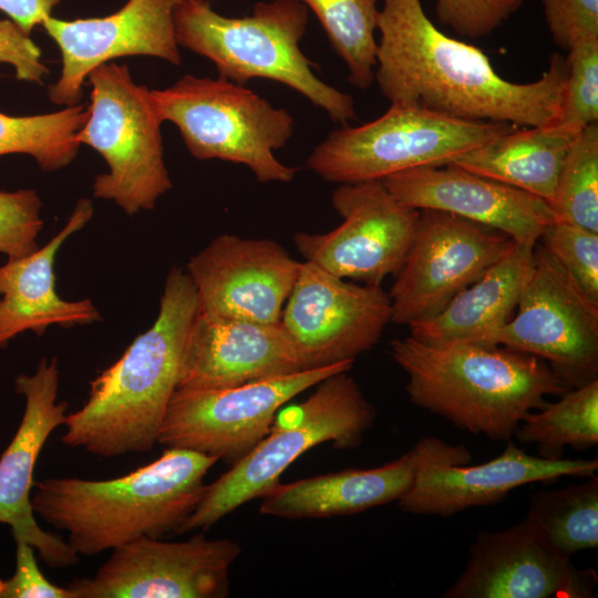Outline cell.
I'll use <instances>...</instances> for the list:
<instances>
[{
  "label": "cell",
  "mask_w": 598,
  "mask_h": 598,
  "mask_svg": "<svg viewBox=\"0 0 598 598\" xmlns=\"http://www.w3.org/2000/svg\"><path fill=\"white\" fill-rule=\"evenodd\" d=\"M378 29L374 80L391 104L516 126L547 125L559 117L568 74L559 53L550 55L538 80L514 83L480 48L439 30L421 0H383Z\"/></svg>",
  "instance_id": "6da1fadb"
},
{
  "label": "cell",
  "mask_w": 598,
  "mask_h": 598,
  "mask_svg": "<svg viewBox=\"0 0 598 598\" xmlns=\"http://www.w3.org/2000/svg\"><path fill=\"white\" fill-rule=\"evenodd\" d=\"M197 313L189 277L172 267L156 320L90 382L85 403L66 415L61 442L101 457L151 452L178 388Z\"/></svg>",
  "instance_id": "7a4b0ae2"
},
{
  "label": "cell",
  "mask_w": 598,
  "mask_h": 598,
  "mask_svg": "<svg viewBox=\"0 0 598 598\" xmlns=\"http://www.w3.org/2000/svg\"><path fill=\"white\" fill-rule=\"evenodd\" d=\"M217 462L214 456L167 447L152 463L121 477L35 482L31 505L41 519L68 533L66 542L79 556H93L141 537L177 534Z\"/></svg>",
  "instance_id": "3957f363"
},
{
  "label": "cell",
  "mask_w": 598,
  "mask_h": 598,
  "mask_svg": "<svg viewBox=\"0 0 598 598\" xmlns=\"http://www.w3.org/2000/svg\"><path fill=\"white\" fill-rule=\"evenodd\" d=\"M390 349L413 404L492 441H509L547 396L568 390L546 361L503 346L431 344L408 336Z\"/></svg>",
  "instance_id": "277c9868"
},
{
  "label": "cell",
  "mask_w": 598,
  "mask_h": 598,
  "mask_svg": "<svg viewBox=\"0 0 598 598\" xmlns=\"http://www.w3.org/2000/svg\"><path fill=\"white\" fill-rule=\"evenodd\" d=\"M173 22L177 44L210 60L220 78L241 85L257 78L274 80L336 123L357 118L353 99L321 81L300 50L308 23V8L300 1L258 2L250 16L227 18L206 0H189L175 7Z\"/></svg>",
  "instance_id": "5b68a950"
},
{
  "label": "cell",
  "mask_w": 598,
  "mask_h": 598,
  "mask_svg": "<svg viewBox=\"0 0 598 598\" xmlns=\"http://www.w3.org/2000/svg\"><path fill=\"white\" fill-rule=\"evenodd\" d=\"M374 420L373 405L352 377L339 372L326 378L308 399L279 410L268 434L206 485L177 534L204 532L243 504L262 497L280 483L288 466L313 446L327 442L341 450L359 446Z\"/></svg>",
  "instance_id": "8992f818"
},
{
  "label": "cell",
  "mask_w": 598,
  "mask_h": 598,
  "mask_svg": "<svg viewBox=\"0 0 598 598\" xmlns=\"http://www.w3.org/2000/svg\"><path fill=\"white\" fill-rule=\"evenodd\" d=\"M151 91L159 118L177 126L195 158L246 165L260 183L295 178L298 168L274 155L293 134L295 120L287 110L220 76L186 74L169 87Z\"/></svg>",
  "instance_id": "52a82bcc"
},
{
  "label": "cell",
  "mask_w": 598,
  "mask_h": 598,
  "mask_svg": "<svg viewBox=\"0 0 598 598\" xmlns=\"http://www.w3.org/2000/svg\"><path fill=\"white\" fill-rule=\"evenodd\" d=\"M514 126L391 104L374 121L357 127L343 125L331 132L315 147L307 165L332 183L382 181L412 168L447 165Z\"/></svg>",
  "instance_id": "ba28073f"
},
{
  "label": "cell",
  "mask_w": 598,
  "mask_h": 598,
  "mask_svg": "<svg viewBox=\"0 0 598 598\" xmlns=\"http://www.w3.org/2000/svg\"><path fill=\"white\" fill-rule=\"evenodd\" d=\"M86 80L89 117L75 140L99 152L109 167L93 182L94 197L113 200L127 215L153 209L172 181L152 91L136 84L126 65L112 61L94 68Z\"/></svg>",
  "instance_id": "9c48e42d"
},
{
  "label": "cell",
  "mask_w": 598,
  "mask_h": 598,
  "mask_svg": "<svg viewBox=\"0 0 598 598\" xmlns=\"http://www.w3.org/2000/svg\"><path fill=\"white\" fill-rule=\"evenodd\" d=\"M480 344L536 355L578 388L598 379V303L538 241L514 316Z\"/></svg>",
  "instance_id": "30bf717a"
},
{
  "label": "cell",
  "mask_w": 598,
  "mask_h": 598,
  "mask_svg": "<svg viewBox=\"0 0 598 598\" xmlns=\"http://www.w3.org/2000/svg\"><path fill=\"white\" fill-rule=\"evenodd\" d=\"M352 365L342 362L231 388H178L166 410L158 443L231 465L268 434L285 403L334 373L348 372Z\"/></svg>",
  "instance_id": "8fae6325"
},
{
  "label": "cell",
  "mask_w": 598,
  "mask_h": 598,
  "mask_svg": "<svg viewBox=\"0 0 598 598\" xmlns=\"http://www.w3.org/2000/svg\"><path fill=\"white\" fill-rule=\"evenodd\" d=\"M416 470L408 491L395 502L414 515L451 516L472 507L502 502L512 491L563 476L596 475L597 457L549 460L527 454L511 440L502 453L482 464L468 465L471 452L439 437L417 441Z\"/></svg>",
  "instance_id": "7c38bea8"
},
{
  "label": "cell",
  "mask_w": 598,
  "mask_h": 598,
  "mask_svg": "<svg viewBox=\"0 0 598 598\" xmlns=\"http://www.w3.org/2000/svg\"><path fill=\"white\" fill-rule=\"evenodd\" d=\"M506 234L436 209H420L410 248L389 293L391 322L439 315L512 247Z\"/></svg>",
  "instance_id": "4fadbf2b"
},
{
  "label": "cell",
  "mask_w": 598,
  "mask_h": 598,
  "mask_svg": "<svg viewBox=\"0 0 598 598\" xmlns=\"http://www.w3.org/2000/svg\"><path fill=\"white\" fill-rule=\"evenodd\" d=\"M381 286L348 281L317 264H300L280 324L306 370L354 362L371 350L391 322Z\"/></svg>",
  "instance_id": "5bb4252c"
},
{
  "label": "cell",
  "mask_w": 598,
  "mask_h": 598,
  "mask_svg": "<svg viewBox=\"0 0 598 598\" xmlns=\"http://www.w3.org/2000/svg\"><path fill=\"white\" fill-rule=\"evenodd\" d=\"M241 548L197 533L187 540L141 537L112 549L92 577L66 587L74 598H221Z\"/></svg>",
  "instance_id": "9a60e30c"
},
{
  "label": "cell",
  "mask_w": 598,
  "mask_h": 598,
  "mask_svg": "<svg viewBox=\"0 0 598 598\" xmlns=\"http://www.w3.org/2000/svg\"><path fill=\"white\" fill-rule=\"evenodd\" d=\"M331 203L342 223L324 234L297 233V250L338 277L381 286L400 270L420 210L400 203L382 181L340 184Z\"/></svg>",
  "instance_id": "2e32d148"
},
{
  "label": "cell",
  "mask_w": 598,
  "mask_h": 598,
  "mask_svg": "<svg viewBox=\"0 0 598 598\" xmlns=\"http://www.w3.org/2000/svg\"><path fill=\"white\" fill-rule=\"evenodd\" d=\"M300 264L272 239L219 235L189 259L185 271L200 315L276 324Z\"/></svg>",
  "instance_id": "e0dca14e"
},
{
  "label": "cell",
  "mask_w": 598,
  "mask_h": 598,
  "mask_svg": "<svg viewBox=\"0 0 598 598\" xmlns=\"http://www.w3.org/2000/svg\"><path fill=\"white\" fill-rule=\"evenodd\" d=\"M468 560L443 598H589L597 575L578 569L550 548L526 518L496 532H480Z\"/></svg>",
  "instance_id": "ac0fdd59"
},
{
  "label": "cell",
  "mask_w": 598,
  "mask_h": 598,
  "mask_svg": "<svg viewBox=\"0 0 598 598\" xmlns=\"http://www.w3.org/2000/svg\"><path fill=\"white\" fill-rule=\"evenodd\" d=\"M185 1L189 0H128L118 11L103 18H47L42 25L62 56L61 75L48 89L51 102L78 104L87 74L117 58L148 55L179 65L173 11Z\"/></svg>",
  "instance_id": "d6986e66"
},
{
  "label": "cell",
  "mask_w": 598,
  "mask_h": 598,
  "mask_svg": "<svg viewBox=\"0 0 598 598\" xmlns=\"http://www.w3.org/2000/svg\"><path fill=\"white\" fill-rule=\"evenodd\" d=\"M59 384L55 357H43L34 373L16 378V391L23 395L25 408L12 441L0 457V523L10 526L14 542L32 545L50 568L79 563V555L68 542L40 527L31 505L35 462L51 433L66 421L69 404L58 402Z\"/></svg>",
  "instance_id": "ffe728a7"
},
{
  "label": "cell",
  "mask_w": 598,
  "mask_h": 598,
  "mask_svg": "<svg viewBox=\"0 0 598 598\" xmlns=\"http://www.w3.org/2000/svg\"><path fill=\"white\" fill-rule=\"evenodd\" d=\"M382 182L406 206L457 215L497 229L517 244L536 245L556 220L543 198L452 163L403 171Z\"/></svg>",
  "instance_id": "44dd1931"
},
{
  "label": "cell",
  "mask_w": 598,
  "mask_h": 598,
  "mask_svg": "<svg viewBox=\"0 0 598 598\" xmlns=\"http://www.w3.org/2000/svg\"><path fill=\"white\" fill-rule=\"evenodd\" d=\"M305 370L280 322L208 318L198 312L178 388H231Z\"/></svg>",
  "instance_id": "7402d4cb"
},
{
  "label": "cell",
  "mask_w": 598,
  "mask_h": 598,
  "mask_svg": "<svg viewBox=\"0 0 598 598\" xmlns=\"http://www.w3.org/2000/svg\"><path fill=\"white\" fill-rule=\"evenodd\" d=\"M93 215L90 199H80L66 224L43 247L0 266V347L25 331L42 336L50 326L73 327L101 319L89 298L64 300L55 291L54 259L62 244Z\"/></svg>",
  "instance_id": "603a6c76"
},
{
  "label": "cell",
  "mask_w": 598,
  "mask_h": 598,
  "mask_svg": "<svg viewBox=\"0 0 598 598\" xmlns=\"http://www.w3.org/2000/svg\"><path fill=\"white\" fill-rule=\"evenodd\" d=\"M416 470L413 447L373 468H349L291 483H278L262 496L260 513L282 518L352 515L396 502L410 487Z\"/></svg>",
  "instance_id": "cb8c5ba5"
},
{
  "label": "cell",
  "mask_w": 598,
  "mask_h": 598,
  "mask_svg": "<svg viewBox=\"0 0 598 598\" xmlns=\"http://www.w3.org/2000/svg\"><path fill=\"white\" fill-rule=\"evenodd\" d=\"M535 245L513 243L475 282L457 293L434 318L409 326L421 342L481 343L514 316L533 264Z\"/></svg>",
  "instance_id": "d4e9b609"
},
{
  "label": "cell",
  "mask_w": 598,
  "mask_h": 598,
  "mask_svg": "<svg viewBox=\"0 0 598 598\" xmlns=\"http://www.w3.org/2000/svg\"><path fill=\"white\" fill-rule=\"evenodd\" d=\"M581 131L558 122L514 126L452 164L523 189L549 204L567 152Z\"/></svg>",
  "instance_id": "484cf974"
},
{
  "label": "cell",
  "mask_w": 598,
  "mask_h": 598,
  "mask_svg": "<svg viewBox=\"0 0 598 598\" xmlns=\"http://www.w3.org/2000/svg\"><path fill=\"white\" fill-rule=\"evenodd\" d=\"M550 548L570 558L598 547V477L530 495L525 517Z\"/></svg>",
  "instance_id": "4316f807"
},
{
  "label": "cell",
  "mask_w": 598,
  "mask_h": 598,
  "mask_svg": "<svg viewBox=\"0 0 598 598\" xmlns=\"http://www.w3.org/2000/svg\"><path fill=\"white\" fill-rule=\"evenodd\" d=\"M513 437L535 444L539 456L561 458L564 448H587L598 443V379L569 389L555 402L530 412L516 427Z\"/></svg>",
  "instance_id": "83f0119b"
},
{
  "label": "cell",
  "mask_w": 598,
  "mask_h": 598,
  "mask_svg": "<svg viewBox=\"0 0 598 598\" xmlns=\"http://www.w3.org/2000/svg\"><path fill=\"white\" fill-rule=\"evenodd\" d=\"M89 117L82 104L31 116H10L0 113V156L27 154L42 171L52 172L68 166L78 155L75 136Z\"/></svg>",
  "instance_id": "f1b7e54d"
},
{
  "label": "cell",
  "mask_w": 598,
  "mask_h": 598,
  "mask_svg": "<svg viewBox=\"0 0 598 598\" xmlns=\"http://www.w3.org/2000/svg\"><path fill=\"white\" fill-rule=\"evenodd\" d=\"M319 19L328 39L349 70V82L368 89L374 81L379 0H297Z\"/></svg>",
  "instance_id": "f546056e"
},
{
  "label": "cell",
  "mask_w": 598,
  "mask_h": 598,
  "mask_svg": "<svg viewBox=\"0 0 598 598\" xmlns=\"http://www.w3.org/2000/svg\"><path fill=\"white\" fill-rule=\"evenodd\" d=\"M549 206L556 220L598 233V124L582 128L571 143Z\"/></svg>",
  "instance_id": "4dcf8cb0"
},
{
  "label": "cell",
  "mask_w": 598,
  "mask_h": 598,
  "mask_svg": "<svg viewBox=\"0 0 598 598\" xmlns=\"http://www.w3.org/2000/svg\"><path fill=\"white\" fill-rule=\"evenodd\" d=\"M565 59L568 74L556 122L582 130L598 122V39L578 43Z\"/></svg>",
  "instance_id": "1f68e13d"
},
{
  "label": "cell",
  "mask_w": 598,
  "mask_h": 598,
  "mask_svg": "<svg viewBox=\"0 0 598 598\" xmlns=\"http://www.w3.org/2000/svg\"><path fill=\"white\" fill-rule=\"evenodd\" d=\"M538 241L598 303V233L571 223L555 220Z\"/></svg>",
  "instance_id": "d6a6232c"
},
{
  "label": "cell",
  "mask_w": 598,
  "mask_h": 598,
  "mask_svg": "<svg viewBox=\"0 0 598 598\" xmlns=\"http://www.w3.org/2000/svg\"><path fill=\"white\" fill-rule=\"evenodd\" d=\"M42 202L33 189L0 192V254L19 258L35 251Z\"/></svg>",
  "instance_id": "836d02e7"
},
{
  "label": "cell",
  "mask_w": 598,
  "mask_h": 598,
  "mask_svg": "<svg viewBox=\"0 0 598 598\" xmlns=\"http://www.w3.org/2000/svg\"><path fill=\"white\" fill-rule=\"evenodd\" d=\"M524 0H435L441 24L470 39L489 35L516 13Z\"/></svg>",
  "instance_id": "e575fe53"
},
{
  "label": "cell",
  "mask_w": 598,
  "mask_h": 598,
  "mask_svg": "<svg viewBox=\"0 0 598 598\" xmlns=\"http://www.w3.org/2000/svg\"><path fill=\"white\" fill-rule=\"evenodd\" d=\"M554 42L569 51L598 39V0H540Z\"/></svg>",
  "instance_id": "d590c367"
},
{
  "label": "cell",
  "mask_w": 598,
  "mask_h": 598,
  "mask_svg": "<svg viewBox=\"0 0 598 598\" xmlns=\"http://www.w3.org/2000/svg\"><path fill=\"white\" fill-rule=\"evenodd\" d=\"M16 571L9 579H0V598H74L65 586L50 582L41 573L34 547L16 540Z\"/></svg>",
  "instance_id": "8d00e7d4"
},
{
  "label": "cell",
  "mask_w": 598,
  "mask_h": 598,
  "mask_svg": "<svg viewBox=\"0 0 598 598\" xmlns=\"http://www.w3.org/2000/svg\"><path fill=\"white\" fill-rule=\"evenodd\" d=\"M0 63L12 65L18 80L40 85L49 73L39 47L12 20H0Z\"/></svg>",
  "instance_id": "74e56055"
},
{
  "label": "cell",
  "mask_w": 598,
  "mask_h": 598,
  "mask_svg": "<svg viewBox=\"0 0 598 598\" xmlns=\"http://www.w3.org/2000/svg\"><path fill=\"white\" fill-rule=\"evenodd\" d=\"M61 0H0V10L7 13L25 33L42 24L53 7Z\"/></svg>",
  "instance_id": "f35d334b"
}]
</instances>
